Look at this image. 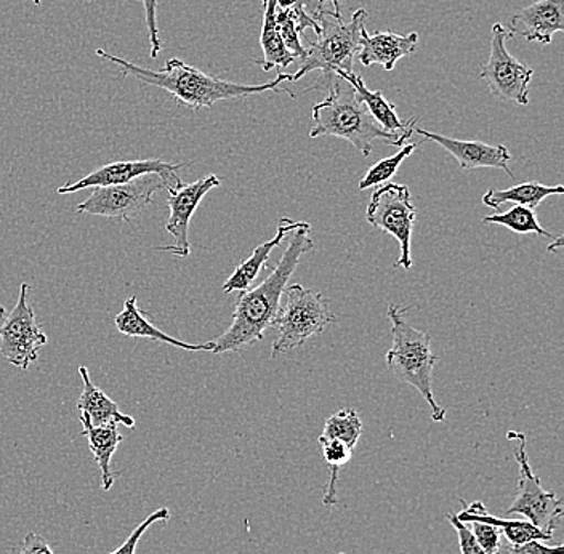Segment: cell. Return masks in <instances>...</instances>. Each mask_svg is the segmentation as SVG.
Here are the masks:
<instances>
[{"label": "cell", "mask_w": 564, "mask_h": 554, "mask_svg": "<svg viewBox=\"0 0 564 554\" xmlns=\"http://www.w3.org/2000/svg\"><path fill=\"white\" fill-rule=\"evenodd\" d=\"M315 20L319 26L316 41L308 42L306 58L303 59L297 73L292 74L291 83H297L313 70H321L326 76H334L337 69L352 73V59L359 52V41L366 28L368 12L365 9L356 10L347 23L333 9L323 6Z\"/></svg>", "instance_id": "5"}, {"label": "cell", "mask_w": 564, "mask_h": 554, "mask_svg": "<svg viewBox=\"0 0 564 554\" xmlns=\"http://www.w3.org/2000/svg\"><path fill=\"white\" fill-rule=\"evenodd\" d=\"M507 439L514 444V457L520 467L517 499L511 503L507 514H521L541 531L555 534L556 528L563 520V502L555 492L545 490L541 479L529 465L527 436L520 432H509Z\"/></svg>", "instance_id": "7"}, {"label": "cell", "mask_w": 564, "mask_h": 554, "mask_svg": "<svg viewBox=\"0 0 564 554\" xmlns=\"http://www.w3.org/2000/svg\"><path fill=\"white\" fill-rule=\"evenodd\" d=\"M564 193L563 185L546 186L538 182L520 183L509 189H489L482 196V204L486 207L499 208L503 204H514L535 210L549 196H558Z\"/></svg>", "instance_id": "24"}, {"label": "cell", "mask_w": 564, "mask_h": 554, "mask_svg": "<svg viewBox=\"0 0 564 554\" xmlns=\"http://www.w3.org/2000/svg\"><path fill=\"white\" fill-rule=\"evenodd\" d=\"M415 217H417V210L412 204L411 189L405 185L386 183L373 191L370 196L366 218L373 228L393 236L400 243L401 256L394 264L397 268L411 270L414 264L411 256V242Z\"/></svg>", "instance_id": "8"}, {"label": "cell", "mask_w": 564, "mask_h": 554, "mask_svg": "<svg viewBox=\"0 0 564 554\" xmlns=\"http://www.w3.org/2000/svg\"><path fill=\"white\" fill-rule=\"evenodd\" d=\"M47 344L48 337L30 305V285L21 284L15 308L0 327V355L10 365L28 370Z\"/></svg>", "instance_id": "10"}, {"label": "cell", "mask_w": 564, "mask_h": 554, "mask_svg": "<svg viewBox=\"0 0 564 554\" xmlns=\"http://www.w3.org/2000/svg\"><path fill=\"white\" fill-rule=\"evenodd\" d=\"M185 164H169L161 159H139V161L109 162L97 171L77 180L66 183L56 189L58 194H73L90 188H105V186L123 185L144 175H161L167 182L169 189H178L183 185L176 172Z\"/></svg>", "instance_id": "12"}, {"label": "cell", "mask_w": 564, "mask_h": 554, "mask_svg": "<svg viewBox=\"0 0 564 554\" xmlns=\"http://www.w3.org/2000/svg\"><path fill=\"white\" fill-rule=\"evenodd\" d=\"M408 308L393 305L388 306V319L391 323L393 347L387 352L386 361L398 381L414 387L432 409L433 422H443L446 409L438 404L433 393V372L440 358L433 352L432 337L426 332L412 327L405 321Z\"/></svg>", "instance_id": "4"}, {"label": "cell", "mask_w": 564, "mask_h": 554, "mask_svg": "<svg viewBox=\"0 0 564 554\" xmlns=\"http://www.w3.org/2000/svg\"><path fill=\"white\" fill-rule=\"evenodd\" d=\"M80 423H83V436L87 437L88 449L94 454L98 469L101 475V487L108 492L115 485V475H112L111 460L112 455L118 450L119 444L122 443V434L119 433L116 423L109 425L94 426L86 415L80 414Z\"/></svg>", "instance_id": "21"}, {"label": "cell", "mask_w": 564, "mask_h": 554, "mask_svg": "<svg viewBox=\"0 0 564 554\" xmlns=\"http://www.w3.org/2000/svg\"><path fill=\"white\" fill-rule=\"evenodd\" d=\"M115 324L126 337L150 338V340L159 341V344L171 345V347L186 349V351L192 352L212 351L209 341L203 345L186 344V341L176 340L165 332L158 329L137 305V296H130L129 300H126L122 312L116 316Z\"/></svg>", "instance_id": "18"}, {"label": "cell", "mask_w": 564, "mask_h": 554, "mask_svg": "<svg viewBox=\"0 0 564 554\" xmlns=\"http://www.w3.org/2000/svg\"><path fill=\"white\" fill-rule=\"evenodd\" d=\"M471 532L476 542L486 554H500V531L496 525L486 522L471 521Z\"/></svg>", "instance_id": "30"}, {"label": "cell", "mask_w": 564, "mask_h": 554, "mask_svg": "<svg viewBox=\"0 0 564 554\" xmlns=\"http://www.w3.org/2000/svg\"><path fill=\"white\" fill-rule=\"evenodd\" d=\"M564 31V0H539L527 9L518 10L510 20L511 37H524L528 42L552 44L553 34Z\"/></svg>", "instance_id": "15"}, {"label": "cell", "mask_w": 564, "mask_h": 554, "mask_svg": "<svg viewBox=\"0 0 564 554\" xmlns=\"http://www.w3.org/2000/svg\"><path fill=\"white\" fill-rule=\"evenodd\" d=\"M321 450H323L324 460L329 467V481H327L326 490H324V507L334 508L338 503L337 499V482L338 472L344 467L350 464L352 457V449L341 441L329 439V437H317Z\"/></svg>", "instance_id": "25"}, {"label": "cell", "mask_w": 564, "mask_h": 554, "mask_svg": "<svg viewBox=\"0 0 564 554\" xmlns=\"http://www.w3.org/2000/svg\"><path fill=\"white\" fill-rule=\"evenodd\" d=\"M509 554H564V546L562 543L549 546L542 540H529L521 545L510 546Z\"/></svg>", "instance_id": "33"}, {"label": "cell", "mask_w": 564, "mask_h": 554, "mask_svg": "<svg viewBox=\"0 0 564 554\" xmlns=\"http://www.w3.org/2000/svg\"><path fill=\"white\" fill-rule=\"evenodd\" d=\"M482 225H499L503 228L510 229V231L517 232V235H534L544 236V238L555 239L552 232L546 231L539 224L535 211L532 208L523 206H514L510 210L502 211V214H492L488 217L482 218Z\"/></svg>", "instance_id": "26"}, {"label": "cell", "mask_w": 564, "mask_h": 554, "mask_svg": "<svg viewBox=\"0 0 564 554\" xmlns=\"http://www.w3.org/2000/svg\"><path fill=\"white\" fill-rule=\"evenodd\" d=\"M221 180L217 175H207L206 178L197 180L189 185H182L178 189L169 191V208H171V217L165 224V231L174 238L172 246L159 247V250L174 253L176 257L186 259L192 253L189 246V224L194 211L203 203L204 197L212 189L218 188Z\"/></svg>", "instance_id": "13"}, {"label": "cell", "mask_w": 564, "mask_h": 554, "mask_svg": "<svg viewBox=\"0 0 564 554\" xmlns=\"http://www.w3.org/2000/svg\"><path fill=\"white\" fill-rule=\"evenodd\" d=\"M361 433L362 422L358 412H356L355 409H341V411L335 412L334 415L327 419L321 436L341 441V443L355 449L359 437H361Z\"/></svg>", "instance_id": "27"}, {"label": "cell", "mask_w": 564, "mask_h": 554, "mask_svg": "<svg viewBox=\"0 0 564 554\" xmlns=\"http://www.w3.org/2000/svg\"><path fill=\"white\" fill-rule=\"evenodd\" d=\"M169 189L167 182L161 175H144L123 185L95 188L87 200L80 203L79 214L111 220L132 221L141 211L153 204V196L159 189Z\"/></svg>", "instance_id": "9"}, {"label": "cell", "mask_w": 564, "mask_h": 554, "mask_svg": "<svg viewBox=\"0 0 564 554\" xmlns=\"http://www.w3.org/2000/svg\"><path fill=\"white\" fill-rule=\"evenodd\" d=\"M446 518L457 531L458 546H460L462 554H486L482 552L481 546L478 545V542H476L474 532L465 522L458 520L454 513H447Z\"/></svg>", "instance_id": "32"}, {"label": "cell", "mask_w": 564, "mask_h": 554, "mask_svg": "<svg viewBox=\"0 0 564 554\" xmlns=\"http://www.w3.org/2000/svg\"><path fill=\"white\" fill-rule=\"evenodd\" d=\"M460 503L465 510H462L460 513L456 514L458 520L462 522L479 521L486 522V524L496 525V528L499 529L500 534L506 535L507 540H509L511 546L521 545V543L529 542V540L553 539V534L541 531V529L535 528V525L531 524L528 520H503V518H497L494 517V514H489L488 510H486L485 503L482 502L468 504L465 500L460 499Z\"/></svg>", "instance_id": "22"}, {"label": "cell", "mask_w": 564, "mask_h": 554, "mask_svg": "<svg viewBox=\"0 0 564 554\" xmlns=\"http://www.w3.org/2000/svg\"><path fill=\"white\" fill-rule=\"evenodd\" d=\"M415 132L423 137V140L435 141L443 150H446L451 156L456 157L458 165L464 171H475V169H500L507 175L513 176L510 171L509 162L511 154L509 148L503 144H488L482 141H467L451 139V137L440 135V133L429 132L421 127H414Z\"/></svg>", "instance_id": "14"}, {"label": "cell", "mask_w": 564, "mask_h": 554, "mask_svg": "<svg viewBox=\"0 0 564 554\" xmlns=\"http://www.w3.org/2000/svg\"><path fill=\"white\" fill-rule=\"evenodd\" d=\"M312 226L303 221L289 239L288 249L282 253V259L271 270L270 276L260 282L257 287L239 292L236 300L232 323L228 330L220 337L209 341L212 355L224 352H238L242 348L262 341L264 332L270 329L276 319L281 308L282 294L291 281L292 274L297 270L300 259L305 253L312 252L313 239L310 238Z\"/></svg>", "instance_id": "1"}, {"label": "cell", "mask_w": 564, "mask_h": 554, "mask_svg": "<svg viewBox=\"0 0 564 554\" xmlns=\"http://www.w3.org/2000/svg\"><path fill=\"white\" fill-rule=\"evenodd\" d=\"M511 37L509 31L500 23L492 26L491 52L489 59L482 66L481 77L494 97L502 101L529 105V84L534 70L511 56L506 47L507 39Z\"/></svg>", "instance_id": "11"}, {"label": "cell", "mask_w": 564, "mask_h": 554, "mask_svg": "<svg viewBox=\"0 0 564 554\" xmlns=\"http://www.w3.org/2000/svg\"><path fill=\"white\" fill-rule=\"evenodd\" d=\"M18 554H55L48 545L47 540L41 537L39 534H34V532H30L24 537L23 543H21V548Z\"/></svg>", "instance_id": "34"}, {"label": "cell", "mask_w": 564, "mask_h": 554, "mask_svg": "<svg viewBox=\"0 0 564 554\" xmlns=\"http://www.w3.org/2000/svg\"><path fill=\"white\" fill-rule=\"evenodd\" d=\"M284 294L288 298L273 324L278 327V337L271 348V358L288 355L315 335L323 334L329 324L337 323L327 300L319 292L292 284L285 287Z\"/></svg>", "instance_id": "6"}, {"label": "cell", "mask_w": 564, "mask_h": 554, "mask_svg": "<svg viewBox=\"0 0 564 554\" xmlns=\"http://www.w3.org/2000/svg\"><path fill=\"white\" fill-rule=\"evenodd\" d=\"M334 74L335 76L341 77L345 83L350 84L352 90H355L356 101L365 105L369 115L372 116L376 122L379 123L382 129H386L387 132L401 133L415 126V119L405 122L401 121L400 116L397 115L394 105H391L390 101L383 97L382 91L369 90L362 77L358 76L355 70L347 73V70L337 69Z\"/></svg>", "instance_id": "19"}, {"label": "cell", "mask_w": 564, "mask_h": 554, "mask_svg": "<svg viewBox=\"0 0 564 554\" xmlns=\"http://www.w3.org/2000/svg\"><path fill=\"white\" fill-rule=\"evenodd\" d=\"M7 314H6V308H3V306H0V321L3 319V317H6Z\"/></svg>", "instance_id": "38"}, {"label": "cell", "mask_w": 564, "mask_h": 554, "mask_svg": "<svg viewBox=\"0 0 564 554\" xmlns=\"http://www.w3.org/2000/svg\"><path fill=\"white\" fill-rule=\"evenodd\" d=\"M276 0H263V26L260 34L263 58L256 59V65L262 66L264 73L276 69L278 74L299 62L282 42L280 26L276 21Z\"/></svg>", "instance_id": "23"}, {"label": "cell", "mask_w": 564, "mask_h": 554, "mask_svg": "<svg viewBox=\"0 0 564 554\" xmlns=\"http://www.w3.org/2000/svg\"><path fill=\"white\" fill-rule=\"evenodd\" d=\"M340 554H345V553H340Z\"/></svg>", "instance_id": "40"}, {"label": "cell", "mask_w": 564, "mask_h": 554, "mask_svg": "<svg viewBox=\"0 0 564 554\" xmlns=\"http://www.w3.org/2000/svg\"><path fill=\"white\" fill-rule=\"evenodd\" d=\"M321 3H323V6L329 7V9H333L335 13H338V15H341L340 0H321Z\"/></svg>", "instance_id": "37"}, {"label": "cell", "mask_w": 564, "mask_h": 554, "mask_svg": "<svg viewBox=\"0 0 564 554\" xmlns=\"http://www.w3.org/2000/svg\"><path fill=\"white\" fill-rule=\"evenodd\" d=\"M313 129L310 139L317 137H337L347 140L365 157L372 153V141H387L391 146H404L411 139L414 127L405 132H387L369 115L365 105L358 104L355 90L341 77L333 76L329 95L323 101L313 106Z\"/></svg>", "instance_id": "3"}, {"label": "cell", "mask_w": 564, "mask_h": 554, "mask_svg": "<svg viewBox=\"0 0 564 554\" xmlns=\"http://www.w3.org/2000/svg\"><path fill=\"white\" fill-rule=\"evenodd\" d=\"M79 373L80 379H83L84 390L79 401H77V409H79L80 414L87 416L91 425L101 426L116 423V425H123L127 428L135 426V419L133 416L122 414L119 411L118 404L112 399L106 397V393L100 388L95 387L86 366L79 367Z\"/></svg>", "instance_id": "20"}, {"label": "cell", "mask_w": 564, "mask_h": 554, "mask_svg": "<svg viewBox=\"0 0 564 554\" xmlns=\"http://www.w3.org/2000/svg\"><path fill=\"white\" fill-rule=\"evenodd\" d=\"M419 34L368 33L362 30L359 41L358 59L365 66L380 65L391 73L404 56L412 55L417 48Z\"/></svg>", "instance_id": "16"}, {"label": "cell", "mask_w": 564, "mask_h": 554, "mask_svg": "<svg viewBox=\"0 0 564 554\" xmlns=\"http://www.w3.org/2000/svg\"><path fill=\"white\" fill-rule=\"evenodd\" d=\"M139 2L143 3L144 20H147L148 35H150L151 58H158L162 51L158 24V0H139Z\"/></svg>", "instance_id": "31"}, {"label": "cell", "mask_w": 564, "mask_h": 554, "mask_svg": "<svg viewBox=\"0 0 564 554\" xmlns=\"http://www.w3.org/2000/svg\"><path fill=\"white\" fill-rule=\"evenodd\" d=\"M33 2L35 3V6H41V0H33Z\"/></svg>", "instance_id": "39"}, {"label": "cell", "mask_w": 564, "mask_h": 554, "mask_svg": "<svg viewBox=\"0 0 564 554\" xmlns=\"http://www.w3.org/2000/svg\"><path fill=\"white\" fill-rule=\"evenodd\" d=\"M97 56L106 62L115 63L122 70L123 77L133 76L140 83L162 88L169 91L178 104L197 109L212 108L221 100H231V98H245L250 95L264 94V91H278L284 83H291L292 74H278L276 79L262 86H245V84L228 83V80L218 79L209 76L203 70L186 65L180 58H171L165 63L164 68L159 70L141 68L133 65L129 59L121 56L111 55V53L97 48Z\"/></svg>", "instance_id": "2"}, {"label": "cell", "mask_w": 564, "mask_h": 554, "mask_svg": "<svg viewBox=\"0 0 564 554\" xmlns=\"http://www.w3.org/2000/svg\"><path fill=\"white\" fill-rule=\"evenodd\" d=\"M563 247V236H556L555 239H553L552 243H550L549 247H546V250L549 252L555 253L558 252L560 249Z\"/></svg>", "instance_id": "36"}, {"label": "cell", "mask_w": 564, "mask_h": 554, "mask_svg": "<svg viewBox=\"0 0 564 554\" xmlns=\"http://www.w3.org/2000/svg\"><path fill=\"white\" fill-rule=\"evenodd\" d=\"M303 221H294L291 218L282 217L280 224H278V232L273 239L263 242L262 246L257 247L253 250L252 256L249 259L242 261L231 276L224 284L225 294H231V292H245L247 289L252 287L253 281L259 278L262 268H268V260H270L271 252L276 247H280L285 241L291 232H294L299 226H302Z\"/></svg>", "instance_id": "17"}, {"label": "cell", "mask_w": 564, "mask_h": 554, "mask_svg": "<svg viewBox=\"0 0 564 554\" xmlns=\"http://www.w3.org/2000/svg\"><path fill=\"white\" fill-rule=\"evenodd\" d=\"M276 6L280 10L303 9L315 18L323 3L321 0H276Z\"/></svg>", "instance_id": "35"}, {"label": "cell", "mask_w": 564, "mask_h": 554, "mask_svg": "<svg viewBox=\"0 0 564 554\" xmlns=\"http://www.w3.org/2000/svg\"><path fill=\"white\" fill-rule=\"evenodd\" d=\"M417 146V143H405L393 156L380 159V161L373 164L372 167L366 172V175L362 176L361 182H359V189L366 191L386 185V183L390 182L394 174H397L404 159L411 156Z\"/></svg>", "instance_id": "28"}, {"label": "cell", "mask_w": 564, "mask_h": 554, "mask_svg": "<svg viewBox=\"0 0 564 554\" xmlns=\"http://www.w3.org/2000/svg\"><path fill=\"white\" fill-rule=\"evenodd\" d=\"M169 520H171V511H169L167 508H158L154 513L144 518V521H141L140 524L133 529L132 534L127 537L126 542H123L116 552L109 554H135L137 546H139L144 532H147L151 525L156 524V522H167Z\"/></svg>", "instance_id": "29"}]
</instances>
